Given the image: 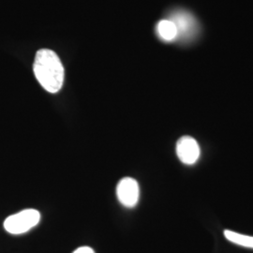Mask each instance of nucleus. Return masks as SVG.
<instances>
[{"label": "nucleus", "instance_id": "1", "mask_svg": "<svg viewBox=\"0 0 253 253\" xmlns=\"http://www.w3.org/2000/svg\"><path fill=\"white\" fill-rule=\"evenodd\" d=\"M33 71L40 84L50 93H56L63 85L65 71L60 58L54 51L42 49L37 52Z\"/></svg>", "mask_w": 253, "mask_h": 253}, {"label": "nucleus", "instance_id": "2", "mask_svg": "<svg viewBox=\"0 0 253 253\" xmlns=\"http://www.w3.org/2000/svg\"><path fill=\"white\" fill-rule=\"evenodd\" d=\"M41 214L36 209H25L7 217L4 221L5 230L11 235H22L36 226Z\"/></svg>", "mask_w": 253, "mask_h": 253}, {"label": "nucleus", "instance_id": "3", "mask_svg": "<svg viewBox=\"0 0 253 253\" xmlns=\"http://www.w3.org/2000/svg\"><path fill=\"white\" fill-rule=\"evenodd\" d=\"M117 195L122 206L127 208H134L140 195V189L137 181L131 177L122 178L117 187Z\"/></svg>", "mask_w": 253, "mask_h": 253}, {"label": "nucleus", "instance_id": "4", "mask_svg": "<svg viewBox=\"0 0 253 253\" xmlns=\"http://www.w3.org/2000/svg\"><path fill=\"white\" fill-rule=\"evenodd\" d=\"M176 154L181 163L192 165L199 159V145L194 138L190 136H183L177 141Z\"/></svg>", "mask_w": 253, "mask_h": 253}, {"label": "nucleus", "instance_id": "5", "mask_svg": "<svg viewBox=\"0 0 253 253\" xmlns=\"http://www.w3.org/2000/svg\"><path fill=\"white\" fill-rule=\"evenodd\" d=\"M174 23L177 28L178 36L182 40H187L194 35L196 31V23L193 16L183 10H177L172 13L171 18L169 19Z\"/></svg>", "mask_w": 253, "mask_h": 253}, {"label": "nucleus", "instance_id": "6", "mask_svg": "<svg viewBox=\"0 0 253 253\" xmlns=\"http://www.w3.org/2000/svg\"><path fill=\"white\" fill-rule=\"evenodd\" d=\"M157 32L159 37L165 42H172L177 39L178 32L174 23L169 19L162 20L157 26Z\"/></svg>", "mask_w": 253, "mask_h": 253}, {"label": "nucleus", "instance_id": "7", "mask_svg": "<svg viewBox=\"0 0 253 253\" xmlns=\"http://www.w3.org/2000/svg\"><path fill=\"white\" fill-rule=\"evenodd\" d=\"M224 236L230 242H232L234 244L245 247V248L253 249V236L241 235V234L235 233V232L230 231V230L224 231Z\"/></svg>", "mask_w": 253, "mask_h": 253}, {"label": "nucleus", "instance_id": "8", "mask_svg": "<svg viewBox=\"0 0 253 253\" xmlns=\"http://www.w3.org/2000/svg\"><path fill=\"white\" fill-rule=\"evenodd\" d=\"M73 253H95V252L89 247H80L77 250H75Z\"/></svg>", "mask_w": 253, "mask_h": 253}]
</instances>
